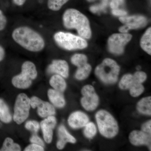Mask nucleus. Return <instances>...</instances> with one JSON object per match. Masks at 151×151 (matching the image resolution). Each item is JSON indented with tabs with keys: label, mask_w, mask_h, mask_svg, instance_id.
<instances>
[{
	"label": "nucleus",
	"mask_w": 151,
	"mask_h": 151,
	"mask_svg": "<svg viewBox=\"0 0 151 151\" xmlns=\"http://www.w3.org/2000/svg\"><path fill=\"white\" fill-rule=\"evenodd\" d=\"M125 0H111L110 7L112 9L119 8L120 6L124 4Z\"/></svg>",
	"instance_id": "72a5a7b5"
},
{
	"label": "nucleus",
	"mask_w": 151,
	"mask_h": 151,
	"mask_svg": "<svg viewBox=\"0 0 151 151\" xmlns=\"http://www.w3.org/2000/svg\"><path fill=\"white\" fill-rule=\"evenodd\" d=\"M30 100L24 93L18 95L14 108L13 119L18 124H21L27 119L30 108Z\"/></svg>",
	"instance_id": "423d86ee"
},
{
	"label": "nucleus",
	"mask_w": 151,
	"mask_h": 151,
	"mask_svg": "<svg viewBox=\"0 0 151 151\" xmlns=\"http://www.w3.org/2000/svg\"><path fill=\"white\" fill-rule=\"evenodd\" d=\"M47 95L52 105L58 108H62L65 105V98L62 92L53 89H49Z\"/></svg>",
	"instance_id": "f3484780"
},
{
	"label": "nucleus",
	"mask_w": 151,
	"mask_h": 151,
	"mask_svg": "<svg viewBox=\"0 0 151 151\" xmlns=\"http://www.w3.org/2000/svg\"><path fill=\"white\" fill-rule=\"evenodd\" d=\"M26 129L37 133L40 129V124L35 121H29L26 122L25 125Z\"/></svg>",
	"instance_id": "7c9ffc66"
},
{
	"label": "nucleus",
	"mask_w": 151,
	"mask_h": 151,
	"mask_svg": "<svg viewBox=\"0 0 151 151\" xmlns=\"http://www.w3.org/2000/svg\"><path fill=\"white\" fill-rule=\"evenodd\" d=\"M14 41L29 51L37 52L45 46L42 37L35 31L27 27H20L14 30L12 34Z\"/></svg>",
	"instance_id": "f257e3e1"
},
{
	"label": "nucleus",
	"mask_w": 151,
	"mask_h": 151,
	"mask_svg": "<svg viewBox=\"0 0 151 151\" xmlns=\"http://www.w3.org/2000/svg\"><path fill=\"white\" fill-rule=\"evenodd\" d=\"M83 97L81 98V105L87 111H92L97 108L99 104V98L92 85H85L81 91Z\"/></svg>",
	"instance_id": "6e6552de"
},
{
	"label": "nucleus",
	"mask_w": 151,
	"mask_h": 151,
	"mask_svg": "<svg viewBox=\"0 0 151 151\" xmlns=\"http://www.w3.org/2000/svg\"><path fill=\"white\" fill-rule=\"evenodd\" d=\"M84 134L86 137L92 139L97 134V127L93 122H88L84 126Z\"/></svg>",
	"instance_id": "393cba45"
},
{
	"label": "nucleus",
	"mask_w": 151,
	"mask_h": 151,
	"mask_svg": "<svg viewBox=\"0 0 151 151\" xmlns=\"http://www.w3.org/2000/svg\"><path fill=\"white\" fill-rule=\"evenodd\" d=\"M133 77L135 82L142 84L147 79V75L145 72L139 70L135 72Z\"/></svg>",
	"instance_id": "c756f323"
},
{
	"label": "nucleus",
	"mask_w": 151,
	"mask_h": 151,
	"mask_svg": "<svg viewBox=\"0 0 151 151\" xmlns=\"http://www.w3.org/2000/svg\"><path fill=\"white\" fill-rule=\"evenodd\" d=\"M59 139L57 143V147L59 150H62L67 143H75L76 139L73 136L69 134L66 128L63 125L60 126L58 129Z\"/></svg>",
	"instance_id": "dca6fc26"
},
{
	"label": "nucleus",
	"mask_w": 151,
	"mask_h": 151,
	"mask_svg": "<svg viewBox=\"0 0 151 151\" xmlns=\"http://www.w3.org/2000/svg\"><path fill=\"white\" fill-rule=\"evenodd\" d=\"M26 0H13L14 3L17 6H22L25 2Z\"/></svg>",
	"instance_id": "58836bf2"
},
{
	"label": "nucleus",
	"mask_w": 151,
	"mask_h": 151,
	"mask_svg": "<svg viewBox=\"0 0 151 151\" xmlns=\"http://www.w3.org/2000/svg\"><path fill=\"white\" fill-rule=\"evenodd\" d=\"M88 58L85 55L75 54L72 56L71 62L73 65L77 67H81L87 63Z\"/></svg>",
	"instance_id": "a878e982"
},
{
	"label": "nucleus",
	"mask_w": 151,
	"mask_h": 151,
	"mask_svg": "<svg viewBox=\"0 0 151 151\" xmlns=\"http://www.w3.org/2000/svg\"><path fill=\"white\" fill-rule=\"evenodd\" d=\"M30 100L31 107L33 108H37L38 114L42 118L54 116L55 114L54 107L48 102L44 101L36 96H33Z\"/></svg>",
	"instance_id": "9d476101"
},
{
	"label": "nucleus",
	"mask_w": 151,
	"mask_h": 151,
	"mask_svg": "<svg viewBox=\"0 0 151 151\" xmlns=\"http://www.w3.org/2000/svg\"><path fill=\"white\" fill-rule=\"evenodd\" d=\"M109 0H103L102 3L99 5H95L91 6L90 7V11L93 13L99 12L105 10L109 3Z\"/></svg>",
	"instance_id": "c85d7f7f"
},
{
	"label": "nucleus",
	"mask_w": 151,
	"mask_h": 151,
	"mask_svg": "<svg viewBox=\"0 0 151 151\" xmlns=\"http://www.w3.org/2000/svg\"><path fill=\"white\" fill-rule=\"evenodd\" d=\"M44 150V149L42 146L37 145V144H32L28 146L25 149V151H42Z\"/></svg>",
	"instance_id": "2f4dec72"
},
{
	"label": "nucleus",
	"mask_w": 151,
	"mask_h": 151,
	"mask_svg": "<svg viewBox=\"0 0 151 151\" xmlns=\"http://www.w3.org/2000/svg\"><path fill=\"white\" fill-rule=\"evenodd\" d=\"M140 46L144 51L151 54V28L149 27L143 35L140 41Z\"/></svg>",
	"instance_id": "aec40b11"
},
{
	"label": "nucleus",
	"mask_w": 151,
	"mask_h": 151,
	"mask_svg": "<svg viewBox=\"0 0 151 151\" xmlns=\"http://www.w3.org/2000/svg\"><path fill=\"white\" fill-rule=\"evenodd\" d=\"M95 119L101 134L108 139L116 137L119 132L118 123L112 115L104 110L97 111Z\"/></svg>",
	"instance_id": "7ed1b4c3"
},
{
	"label": "nucleus",
	"mask_w": 151,
	"mask_h": 151,
	"mask_svg": "<svg viewBox=\"0 0 151 151\" xmlns=\"http://www.w3.org/2000/svg\"><path fill=\"white\" fill-rule=\"evenodd\" d=\"M30 141L32 143L39 145L43 147L44 146V143L43 141L37 135H33L30 139Z\"/></svg>",
	"instance_id": "f704fd0d"
},
{
	"label": "nucleus",
	"mask_w": 151,
	"mask_h": 151,
	"mask_svg": "<svg viewBox=\"0 0 151 151\" xmlns=\"http://www.w3.org/2000/svg\"><path fill=\"white\" fill-rule=\"evenodd\" d=\"M21 147L18 144L14 143L12 139L10 138H6L1 148V151H19Z\"/></svg>",
	"instance_id": "b1692460"
},
{
	"label": "nucleus",
	"mask_w": 151,
	"mask_h": 151,
	"mask_svg": "<svg viewBox=\"0 0 151 151\" xmlns=\"http://www.w3.org/2000/svg\"><path fill=\"white\" fill-rule=\"evenodd\" d=\"M7 19L3 14L2 11L0 9V31L4 29L7 24Z\"/></svg>",
	"instance_id": "473e14b6"
},
{
	"label": "nucleus",
	"mask_w": 151,
	"mask_h": 151,
	"mask_svg": "<svg viewBox=\"0 0 151 151\" xmlns=\"http://www.w3.org/2000/svg\"><path fill=\"white\" fill-rule=\"evenodd\" d=\"M5 55V51L2 46L0 45V62L4 59Z\"/></svg>",
	"instance_id": "4c0bfd02"
},
{
	"label": "nucleus",
	"mask_w": 151,
	"mask_h": 151,
	"mask_svg": "<svg viewBox=\"0 0 151 151\" xmlns=\"http://www.w3.org/2000/svg\"><path fill=\"white\" fill-rule=\"evenodd\" d=\"M87 1H88L89 2H92L94 1H95V0H87Z\"/></svg>",
	"instance_id": "a19ab883"
},
{
	"label": "nucleus",
	"mask_w": 151,
	"mask_h": 151,
	"mask_svg": "<svg viewBox=\"0 0 151 151\" xmlns=\"http://www.w3.org/2000/svg\"><path fill=\"white\" fill-rule=\"evenodd\" d=\"M53 38L60 47L67 50L83 49L88 46L85 39L70 33L58 32L55 34Z\"/></svg>",
	"instance_id": "39448f33"
},
{
	"label": "nucleus",
	"mask_w": 151,
	"mask_h": 151,
	"mask_svg": "<svg viewBox=\"0 0 151 151\" xmlns=\"http://www.w3.org/2000/svg\"><path fill=\"white\" fill-rule=\"evenodd\" d=\"M63 25L68 29H74L78 34L84 39L92 36V31L88 18L79 11L74 9H68L63 16Z\"/></svg>",
	"instance_id": "f03ea898"
},
{
	"label": "nucleus",
	"mask_w": 151,
	"mask_h": 151,
	"mask_svg": "<svg viewBox=\"0 0 151 151\" xmlns=\"http://www.w3.org/2000/svg\"><path fill=\"white\" fill-rule=\"evenodd\" d=\"M50 84L53 89L60 92L65 91L66 83L63 77L58 74L52 76L50 80Z\"/></svg>",
	"instance_id": "a211bd4d"
},
{
	"label": "nucleus",
	"mask_w": 151,
	"mask_h": 151,
	"mask_svg": "<svg viewBox=\"0 0 151 151\" xmlns=\"http://www.w3.org/2000/svg\"><path fill=\"white\" fill-rule=\"evenodd\" d=\"M142 131L147 134H151V120L143 124L142 127Z\"/></svg>",
	"instance_id": "e433bc0d"
},
{
	"label": "nucleus",
	"mask_w": 151,
	"mask_h": 151,
	"mask_svg": "<svg viewBox=\"0 0 151 151\" xmlns=\"http://www.w3.org/2000/svg\"><path fill=\"white\" fill-rule=\"evenodd\" d=\"M137 109L139 113L144 115L151 116V97L149 96L141 99L137 105Z\"/></svg>",
	"instance_id": "6ab92c4d"
},
{
	"label": "nucleus",
	"mask_w": 151,
	"mask_h": 151,
	"mask_svg": "<svg viewBox=\"0 0 151 151\" xmlns=\"http://www.w3.org/2000/svg\"><path fill=\"white\" fill-rule=\"evenodd\" d=\"M12 116L9 109L4 101L0 99V120L5 123H9L12 121Z\"/></svg>",
	"instance_id": "412c9836"
},
{
	"label": "nucleus",
	"mask_w": 151,
	"mask_h": 151,
	"mask_svg": "<svg viewBox=\"0 0 151 151\" xmlns=\"http://www.w3.org/2000/svg\"><path fill=\"white\" fill-rule=\"evenodd\" d=\"M132 35L128 33H115L112 35L108 40V48L113 54L121 55L124 52V47L132 40Z\"/></svg>",
	"instance_id": "0eeeda50"
},
{
	"label": "nucleus",
	"mask_w": 151,
	"mask_h": 151,
	"mask_svg": "<svg viewBox=\"0 0 151 151\" xmlns=\"http://www.w3.org/2000/svg\"><path fill=\"white\" fill-rule=\"evenodd\" d=\"M33 79L32 76L28 71L22 69L20 74L14 76L12 80V83L16 88L26 89L31 86Z\"/></svg>",
	"instance_id": "4468645a"
},
{
	"label": "nucleus",
	"mask_w": 151,
	"mask_h": 151,
	"mask_svg": "<svg viewBox=\"0 0 151 151\" xmlns=\"http://www.w3.org/2000/svg\"><path fill=\"white\" fill-rule=\"evenodd\" d=\"M124 25L119 28L122 33H127L131 29H138L145 27L147 23V18L142 15H133L121 17L119 19Z\"/></svg>",
	"instance_id": "1a4fd4ad"
},
{
	"label": "nucleus",
	"mask_w": 151,
	"mask_h": 151,
	"mask_svg": "<svg viewBox=\"0 0 151 151\" xmlns=\"http://www.w3.org/2000/svg\"><path fill=\"white\" fill-rule=\"evenodd\" d=\"M134 82L133 75L129 73L125 74L119 82V87L123 90L129 89Z\"/></svg>",
	"instance_id": "5701e85b"
},
{
	"label": "nucleus",
	"mask_w": 151,
	"mask_h": 151,
	"mask_svg": "<svg viewBox=\"0 0 151 151\" xmlns=\"http://www.w3.org/2000/svg\"><path fill=\"white\" fill-rule=\"evenodd\" d=\"M47 72L50 73H55L66 78L69 75V66L65 60H54L49 65Z\"/></svg>",
	"instance_id": "ddd939ff"
},
{
	"label": "nucleus",
	"mask_w": 151,
	"mask_h": 151,
	"mask_svg": "<svg viewBox=\"0 0 151 151\" xmlns=\"http://www.w3.org/2000/svg\"><path fill=\"white\" fill-rule=\"evenodd\" d=\"M57 123L56 118L53 116L46 117L40 123L45 141L47 143H51L53 137V129Z\"/></svg>",
	"instance_id": "f8f14e48"
},
{
	"label": "nucleus",
	"mask_w": 151,
	"mask_h": 151,
	"mask_svg": "<svg viewBox=\"0 0 151 151\" xmlns=\"http://www.w3.org/2000/svg\"><path fill=\"white\" fill-rule=\"evenodd\" d=\"M120 70V67L115 60L107 58L96 67L95 73L103 83L111 84L118 81Z\"/></svg>",
	"instance_id": "20e7f679"
},
{
	"label": "nucleus",
	"mask_w": 151,
	"mask_h": 151,
	"mask_svg": "<svg viewBox=\"0 0 151 151\" xmlns=\"http://www.w3.org/2000/svg\"><path fill=\"white\" fill-rule=\"evenodd\" d=\"M92 70V67L89 63H86L81 67L78 68L75 74V77L79 80H83L89 76Z\"/></svg>",
	"instance_id": "4be33fe9"
},
{
	"label": "nucleus",
	"mask_w": 151,
	"mask_h": 151,
	"mask_svg": "<svg viewBox=\"0 0 151 151\" xmlns=\"http://www.w3.org/2000/svg\"><path fill=\"white\" fill-rule=\"evenodd\" d=\"M129 90L131 96L136 97H139L142 94L145 90V88L142 84L134 82Z\"/></svg>",
	"instance_id": "cd10ccee"
},
{
	"label": "nucleus",
	"mask_w": 151,
	"mask_h": 151,
	"mask_svg": "<svg viewBox=\"0 0 151 151\" xmlns=\"http://www.w3.org/2000/svg\"><path fill=\"white\" fill-rule=\"evenodd\" d=\"M1 126V123H0V126Z\"/></svg>",
	"instance_id": "79ce46f5"
},
{
	"label": "nucleus",
	"mask_w": 151,
	"mask_h": 151,
	"mask_svg": "<svg viewBox=\"0 0 151 151\" xmlns=\"http://www.w3.org/2000/svg\"><path fill=\"white\" fill-rule=\"evenodd\" d=\"M89 121L87 115L81 111H76L71 113L68 120L69 126L73 129L84 127Z\"/></svg>",
	"instance_id": "2eb2a0df"
},
{
	"label": "nucleus",
	"mask_w": 151,
	"mask_h": 151,
	"mask_svg": "<svg viewBox=\"0 0 151 151\" xmlns=\"http://www.w3.org/2000/svg\"><path fill=\"white\" fill-rule=\"evenodd\" d=\"M112 13L116 16L124 17L127 15V12L126 11L119 8L113 9L112 10Z\"/></svg>",
	"instance_id": "c9c22d12"
},
{
	"label": "nucleus",
	"mask_w": 151,
	"mask_h": 151,
	"mask_svg": "<svg viewBox=\"0 0 151 151\" xmlns=\"http://www.w3.org/2000/svg\"><path fill=\"white\" fill-rule=\"evenodd\" d=\"M137 69L138 70H139L140 69H141V67L139 65V66H137Z\"/></svg>",
	"instance_id": "ea45409f"
},
{
	"label": "nucleus",
	"mask_w": 151,
	"mask_h": 151,
	"mask_svg": "<svg viewBox=\"0 0 151 151\" xmlns=\"http://www.w3.org/2000/svg\"><path fill=\"white\" fill-rule=\"evenodd\" d=\"M69 0H48L47 6L53 11H59Z\"/></svg>",
	"instance_id": "bb28decb"
},
{
	"label": "nucleus",
	"mask_w": 151,
	"mask_h": 151,
	"mask_svg": "<svg viewBox=\"0 0 151 151\" xmlns=\"http://www.w3.org/2000/svg\"><path fill=\"white\" fill-rule=\"evenodd\" d=\"M129 140L133 145L139 146L147 145L151 149V134H147L142 131L134 130L129 135Z\"/></svg>",
	"instance_id": "9b49d317"
}]
</instances>
